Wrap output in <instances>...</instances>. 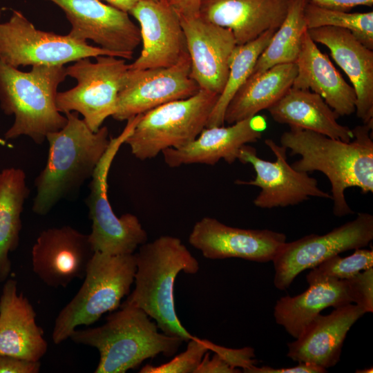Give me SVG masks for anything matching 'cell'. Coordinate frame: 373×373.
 I'll return each instance as SVG.
<instances>
[{
  "instance_id": "39",
  "label": "cell",
  "mask_w": 373,
  "mask_h": 373,
  "mask_svg": "<svg viewBox=\"0 0 373 373\" xmlns=\"http://www.w3.org/2000/svg\"><path fill=\"white\" fill-rule=\"evenodd\" d=\"M180 17L199 15L201 0H167Z\"/></svg>"
},
{
  "instance_id": "5",
  "label": "cell",
  "mask_w": 373,
  "mask_h": 373,
  "mask_svg": "<svg viewBox=\"0 0 373 373\" xmlns=\"http://www.w3.org/2000/svg\"><path fill=\"white\" fill-rule=\"evenodd\" d=\"M66 77L64 66L36 65L23 72L0 61V106L15 116L6 139L26 135L40 144L48 133L64 127L67 117L58 111L56 98Z\"/></svg>"
},
{
  "instance_id": "23",
  "label": "cell",
  "mask_w": 373,
  "mask_h": 373,
  "mask_svg": "<svg viewBox=\"0 0 373 373\" xmlns=\"http://www.w3.org/2000/svg\"><path fill=\"white\" fill-rule=\"evenodd\" d=\"M29 300L17 292V282L7 279L0 296V355L39 361L48 350L43 329Z\"/></svg>"
},
{
  "instance_id": "3",
  "label": "cell",
  "mask_w": 373,
  "mask_h": 373,
  "mask_svg": "<svg viewBox=\"0 0 373 373\" xmlns=\"http://www.w3.org/2000/svg\"><path fill=\"white\" fill-rule=\"evenodd\" d=\"M135 256V287L123 304L142 309L163 333L188 342L193 336L178 318L174 284L181 271L196 274L199 262L180 239L171 236H162L145 242Z\"/></svg>"
},
{
  "instance_id": "16",
  "label": "cell",
  "mask_w": 373,
  "mask_h": 373,
  "mask_svg": "<svg viewBox=\"0 0 373 373\" xmlns=\"http://www.w3.org/2000/svg\"><path fill=\"white\" fill-rule=\"evenodd\" d=\"M94 254L88 234L70 226L49 228L32 246V270L48 286L66 287L84 278Z\"/></svg>"
},
{
  "instance_id": "31",
  "label": "cell",
  "mask_w": 373,
  "mask_h": 373,
  "mask_svg": "<svg viewBox=\"0 0 373 373\" xmlns=\"http://www.w3.org/2000/svg\"><path fill=\"white\" fill-rule=\"evenodd\" d=\"M307 29L332 26L349 30L361 43L373 49V12H354L330 10L309 1L304 9Z\"/></svg>"
},
{
  "instance_id": "32",
  "label": "cell",
  "mask_w": 373,
  "mask_h": 373,
  "mask_svg": "<svg viewBox=\"0 0 373 373\" xmlns=\"http://www.w3.org/2000/svg\"><path fill=\"white\" fill-rule=\"evenodd\" d=\"M373 267V250L359 248L347 257L334 255L312 268L306 279L309 285L327 279L345 280Z\"/></svg>"
},
{
  "instance_id": "9",
  "label": "cell",
  "mask_w": 373,
  "mask_h": 373,
  "mask_svg": "<svg viewBox=\"0 0 373 373\" xmlns=\"http://www.w3.org/2000/svg\"><path fill=\"white\" fill-rule=\"evenodd\" d=\"M79 59L66 68L67 76L77 80L76 86L58 92L56 104L60 113L75 111L93 132L114 114L123 78L128 69L124 59L99 55Z\"/></svg>"
},
{
  "instance_id": "7",
  "label": "cell",
  "mask_w": 373,
  "mask_h": 373,
  "mask_svg": "<svg viewBox=\"0 0 373 373\" xmlns=\"http://www.w3.org/2000/svg\"><path fill=\"white\" fill-rule=\"evenodd\" d=\"M219 95L200 89L193 96L168 102L142 114L125 140L140 160L194 140L207 127Z\"/></svg>"
},
{
  "instance_id": "4",
  "label": "cell",
  "mask_w": 373,
  "mask_h": 373,
  "mask_svg": "<svg viewBox=\"0 0 373 373\" xmlns=\"http://www.w3.org/2000/svg\"><path fill=\"white\" fill-rule=\"evenodd\" d=\"M157 329L156 323L142 309L122 303L104 325L75 329L69 338L98 350L99 361L95 373H125L160 354L173 356L184 341Z\"/></svg>"
},
{
  "instance_id": "27",
  "label": "cell",
  "mask_w": 373,
  "mask_h": 373,
  "mask_svg": "<svg viewBox=\"0 0 373 373\" xmlns=\"http://www.w3.org/2000/svg\"><path fill=\"white\" fill-rule=\"evenodd\" d=\"M296 74V63H287L250 75L229 102L224 124L230 125L267 110L292 86Z\"/></svg>"
},
{
  "instance_id": "20",
  "label": "cell",
  "mask_w": 373,
  "mask_h": 373,
  "mask_svg": "<svg viewBox=\"0 0 373 373\" xmlns=\"http://www.w3.org/2000/svg\"><path fill=\"white\" fill-rule=\"evenodd\" d=\"M365 313L355 304L334 308L328 315H317L296 340L287 343V356L327 370L340 360L343 345L351 327Z\"/></svg>"
},
{
  "instance_id": "21",
  "label": "cell",
  "mask_w": 373,
  "mask_h": 373,
  "mask_svg": "<svg viewBox=\"0 0 373 373\" xmlns=\"http://www.w3.org/2000/svg\"><path fill=\"white\" fill-rule=\"evenodd\" d=\"M315 43L325 46L350 78L356 96V113L363 124L373 122V51L349 30L324 26L307 29Z\"/></svg>"
},
{
  "instance_id": "35",
  "label": "cell",
  "mask_w": 373,
  "mask_h": 373,
  "mask_svg": "<svg viewBox=\"0 0 373 373\" xmlns=\"http://www.w3.org/2000/svg\"><path fill=\"white\" fill-rule=\"evenodd\" d=\"M40 367L39 361L0 355V373H38Z\"/></svg>"
},
{
  "instance_id": "41",
  "label": "cell",
  "mask_w": 373,
  "mask_h": 373,
  "mask_svg": "<svg viewBox=\"0 0 373 373\" xmlns=\"http://www.w3.org/2000/svg\"><path fill=\"white\" fill-rule=\"evenodd\" d=\"M373 369L372 367L371 368H368V369H364V370H357V371H356V372H358V373H372L373 372Z\"/></svg>"
},
{
  "instance_id": "6",
  "label": "cell",
  "mask_w": 373,
  "mask_h": 373,
  "mask_svg": "<svg viewBox=\"0 0 373 373\" xmlns=\"http://www.w3.org/2000/svg\"><path fill=\"white\" fill-rule=\"evenodd\" d=\"M136 271L135 254L113 256L95 252L84 280L73 299L59 312L52 340L60 344L80 325H90L117 309L129 294Z\"/></svg>"
},
{
  "instance_id": "15",
  "label": "cell",
  "mask_w": 373,
  "mask_h": 373,
  "mask_svg": "<svg viewBox=\"0 0 373 373\" xmlns=\"http://www.w3.org/2000/svg\"><path fill=\"white\" fill-rule=\"evenodd\" d=\"M189 242L208 259L238 258L266 262L274 260L286 242V236L269 229L233 227L204 217L194 224Z\"/></svg>"
},
{
  "instance_id": "26",
  "label": "cell",
  "mask_w": 373,
  "mask_h": 373,
  "mask_svg": "<svg viewBox=\"0 0 373 373\" xmlns=\"http://www.w3.org/2000/svg\"><path fill=\"white\" fill-rule=\"evenodd\" d=\"M352 303L346 280L327 279L309 285L304 292L281 297L276 303V323L297 338L307 325L324 309Z\"/></svg>"
},
{
  "instance_id": "2",
  "label": "cell",
  "mask_w": 373,
  "mask_h": 373,
  "mask_svg": "<svg viewBox=\"0 0 373 373\" xmlns=\"http://www.w3.org/2000/svg\"><path fill=\"white\" fill-rule=\"evenodd\" d=\"M67 123L59 131L50 133L48 158L35 180L37 193L32 211L45 216L59 202L91 178L108 147V130L102 126L93 132L77 112L64 113Z\"/></svg>"
},
{
  "instance_id": "36",
  "label": "cell",
  "mask_w": 373,
  "mask_h": 373,
  "mask_svg": "<svg viewBox=\"0 0 373 373\" xmlns=\"http://www.w3.org/2000/svg\"><path fill=\"white\" fill-rule=\"evenodd\" d=\"M210 357L209 351L207 352L195 373H237L240 372L237 367H233L218 354Z\"/></svg>"
},
{
  "instance_id": "40",
  "label": "cell",
  "mask_w": 373,
  "mask_h": 373,
  "mask_svg": "<svg viewBox=\"0 0 373 373\" xmlns=\"http://www.w3.org/2000/svg\"><path fill=\"white\" fill-rule=\"evenodd\" d=\"M104 1L108 5L122 11L129 13L130 11L140 1L145 0H100ZM157 1V0H154Z\"/></svg>"
},
{
  "instance_id": "38",
  "label": "cell",
  "mask_w": 373,
  "mask_h": 373,
  "mask_svg": "<svg viewBox=\"0 0 373 373\" xmlns=\"http://www.w3.org/2000/svg\"><path fill=\"white\" fill-rule=\"evenodd\" d=\"M309 2L327 9L348 12L358 6L372 7L373 0H308Z\"/></svg>"
},
{
  "instance_id": "19",
  "label": "cell",
  "mask_w": 373,
  "mask_h": 373,
  "mask_svg": "<svg viewBox=\"0 0 373 373\" xmlns=\"http://www.w3.org/2000/svg\"><path fill=\"white\" fill-rule=\"evenodd\" d=\"M266 128V117L257 114L228 126L207 127L188 144L162 153L172 168L191 164L215 165L220 160L232 164L238 160L241 147L257 142Z\"/></svg>"
},
{
  "instance_id": "30",
  "label": "cell",
  "mask_w": 373,
  "mask_h": 373,
  "mask_svg": "<svg viewBox=\"0 0 373 373\" xmlns=\"http://www.w3.org/2000/svg\"><path fill=\"white\" fill-rule=\"evenodd\" d=\"M276 30H268L254 40L236 46L230 58L225 86L210 115L207 127L224 125V115L229 102L250 76L259 56Z\"/></svg>"
},
{
  "instance_id": "42",
  "label": "cell",
  "mask_w": 373,
  "mask_h": 373,
  "mask_svg": "<svg viewBox=\"0 0 373 373\" xmlns=\"http://www.w3.org/2000/svg\"><path fill=\"white\" fill-rule=\"evenodd\" d=\"M1 10H0V18H1Z\"/></svg>"
},
{
  "instance_id": "13",
  "label": "cell",
  "mask_w": 373,
  "mask_h": 373,
  "mask_svg": "<svg viewBox=\"0 0 373 373\" xmlns=\"http://www.w3.org/2000/svg\"><path fill=\"white\" fill-rule=\"evenodd\" d=\"M199 90L191 77L188 53L169 67L128 68L123 78L112 117L117 121H127L168 102L190 97Z\"/></svg>"
},
{
  "instance_id": "22",
  "label": "cell",
  "mask_w": 373,
  "mask_h": 373,
  "mask_svg": "<svg viewBox=\"0 0 373 373\" xmlns=\"http://www.w3.org/2000/svg\"><path fill=\"white\" fill-rule=\"evenodd\" d=\"M289 0H201L199 16L231 30L237 45L278 29L285 19Z\"/></svg>"
},
{
  "instance_id": "17",
  "label": "cell",
  "mask_w": 373,
  "mask_h": 373,
  "mask_svg": "<svg viewBox=\"0 0 373 373\" xmlns=\"http://www.w3.org/2000/svg\"><path fill=\"white\" fill-rule=\"evenodd\" d=\"M128 14L140 24L142 42L129 69L169 67L188 53L180 16L167 0L142 1Z\"/></svg>"
},
{
  "instance_id": "18",
  "label": "cell",
  "mask_w": 373,
  "mask_h": 373,
  "mask_svg": "<svg viewBox=\"0 0 373 373\" xmlns=\"http://www.w3.org/2000/svg\"><path fill=\"white\" fill-rule=\"evenodd\" d=\"M180 19L191 59V78L200 89L220 95L229 75L231 56L237 46L232 32L199 15Z\"/></svg>"
},
{
  "instance_id": "34",
  "label": "cell",
  "mask_w": 373,
  "mask_h": 373,
  "mask_svg": "<svg viewBox=\"0 0 373 373\" xmlns=\"http://www.w3.org/2000/svg\"><path fill=\"white\" fill-rule=\"evenodd\" d=\"M352 296V303L365 313L373 312V267L358 272L345 279Z\"/></svg>"
},
{
  "instance_id": "10",
  "label": "cell",
  "mask_w": 373,
  "mask_h": 373,
  "mask_svg": "<svg viewBox=\"0 0 373 373\" xmlns=\"http://www.w3.org/2000/svg\"><path fill=\"white\" fill-rule=\"evenodd\" d=\"M116 55L100 47L66 35L37 29L20 12L14 10L8 21L0 23V61L20 66H64L86 57Z\"/></svg>"
},
{
  "instance_id": "8",
  "label": "cell",
  "mask_w": 373,
  "mask_h": 373,
  "mask_svg": "<svg viewBox=\"0 0 373 373\" xmlns=\"http://www.w3.org/2000/svg\"><path fill=\"white\" fill-rule=\"evenodd\" d=\"M140 116L128 119L121 133L110 138L108 147L90 178L86 204L92 222L88 237L95 252L113 256L132 254L147 241V233L137 217L132 213L117 217L108 197V176L112 162Z\"/></svg>"
},
{
  "instance_id": "24",
  "label": "cell",
  "mask_w": 373,
  "mask_h": 373,
  "mask_svg": "<svg viewBox=\"0 0 373 373\" xmlns=\"http://www.w3.org/2000/svg\"><path fill=\"white\" fill-rule=\"evenodd\" d=\"M296 64L297 74L291 87L319 95L338 117L355 113L354 88L346 82L328 56L319 50L307 29Z\"/></svg>"
},
{
  "instance_id": "28",
  "label": "cell",
  "mask_w": 373,
  "mask_h": 373,
  "mask_svg": "<svg viewBox=\"0 0 373 373\" xmlns=\"http://www.w3.org/2000/svg\"><path fill=\"white\" fill-rule=\"evenodd\" d=\"M25 172L7 168L0 173V283L9 277L10 252L19 246L22 227L21 216L29 195Z\"/></svg>"
},
{
  "instance_id": "37",
  "label": "cell",
  "mask_w": 373,
  "mask_h": 373,
  "mask_svg": "<svg viewBox=\"0 0 373 373\" xmlns=\"http://www.w3.org/2000/svg\"><path fill=\"white\" fill-rule=\"evenodd\" d=\"M327 370L321 367L307 363H299V365L290 367L274 368L269 366L257 367L251 365L244 372L247 373H324Z\"/></svg>"
},
{
  "instance_id": "25",
  "label": "cell",
  "mask_w": 373,
  "mask_h": 373,
  "mask_svg": "<svg viewBox=\"0 0 373 373\" xmlns=\"http://www.w3.org/2000/svg\"><path fill=\"white\" fill-rule=\"evenodd\" d=\"M273 119L349 142L354 137L352 129L337 122L338 115L318 94L306 89L291 87L268 109Z\"/></svg>"
},
{
  "instance_id": "1",
  "label": "cell",
  "mask_w": 373,
  "mask_h": 373,
  "mask_svg": "<svg viewBox=\"0 0 373 373\" xmlns=\"http://www.w3.org/2000/svg\"><path fill=\"white\" fill-rule=\"evenodd\" d=\"M289 127L280 142L291 155L300 156L292 167L307 173L322 172L331 184L334 214L343 217L353 213L345 199V190L357 187L363 193L373 192V122L356 126L349 142Z\"/></svg>"
},
{
  "instance_id": "11",
  "label": "cell",
  "mask_w": 373,
  "mask_h": 373,
  "mask_svg": "<svg viewBox=\"0 0 373 373\" xmlns=\"http://www.w3.org/2000/svg\"><path fill=\"white\" fill-rule=\"evenodd\" d=\"M373 239V216L359 213L324 235L310 234L285 242L272 260L275 287L287 289L303 271L341 252L367 247Z\"/></svg>"
},
{
  "instance_id": "33",
  "label": "cell",
  "mask_w": 373,
  "mask_h": 373,
  "mask_svg": "<svg viewBox=\"0 0 373 373\" xmlns=\"http://www.w3.org/2000/svg\"><path fill=\"white\" fill-rule=\"evenodd\" d=\"M186 350L168 363L158 366L146 365L140 373H195L204 354L209 351L211 341L193 336Z\"/></svg>"
},
{
  "instance_id": "14",
  "label": "cell",
  "mask_w": 373,
  "mask_h": 373,
  "mask_svg": "<svg viewBox=\"0 0 373 373\" xmlns=\"http://www.w3.org/2000/svg\"><path fill=\"white\" fill-rule=\"evenodd\" d=\"M58 6L71 24L68 35L92 40L116 57L131 59L141 42L140 28L129 14L100 0H46Z\"/></svg>"
},
{
  "instance_id": "12",
  "label": "cell",
  "mask_w": 373,
  "mask_h": 373,
  "mask_svg": "<svg viewBox=\"0 0 373 373\" xmlns=\"http://www.w3.org/2000/svg\"><path fill=\"white\" fill-rule=\"evenodd\" d=\"M265 144L276 156L274 162L259 157L253 146L245 144L239 151L238 160L250 164L255 172L254 179L236 180L238 184L259 187L260 191L254 200L256 207L261 209L285 207L298 204L311 197L331 199V195L321 189L314 178L307 172L296 170L287 161V149L271 139Z\"/></svg>"
},
{
  "instance_id": "29",
  "label": "cell",
  "mask_w": 373,
  "mask_h": 373,
  "mask_svg": "<svg viewBox=\"0 0 373 373\" xmlns=\"http://www.w3.org/2000/svg\"><path fill=\"white\" fill-rule=\"evenodd\" d=\"M308 0H289L286 17L259 56L250 75L283 64L296 63L307 26L304 9Z\"/></svg>"
}]
</instances>
